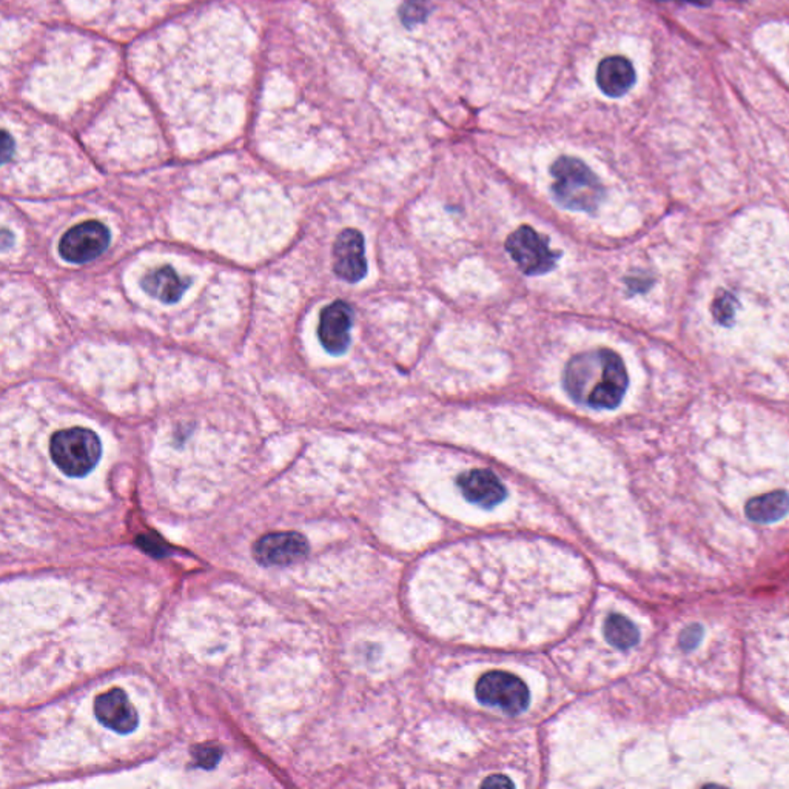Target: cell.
<instances>
[{"instance_id": "1", "label": "cell", "mask_w": 789, "mask_h": 789, "mask_svg": "<svg viewBox=\"0 0 789 789\" xmlns=\"http://www.w3.org/2000/svg\"><path fill=\"white\" fill-rule=\"evenodd\" d=\"M563 386L576 403L593 410H614L628 390V370L614 350L583 351L570 358Z\"/></svg>"}, {"instance_id": "2", "label": "cell", "mask_w": 789, "mask_h": 789, "mask_svg": "<svg viewBox=\"0 0 789 789\" xmlns=\"http://www.w3.org/2000/svg\"><path fill=\"white\" fill-rule=\"evenodd\" d=\"M552 193L560 205L593 214L605 199V187L592 170L576 157L561 156L551 167Z\"/></svg>"}, {"instance_id": "3", "label": "cell", "mask_w": 789, "mask_h": 789, "mask_svg": "<svg viewBox=\"0 0 789 789\" xmlns=\"http://www.w3.org/2000/svg\"><path fill=\"white\" fill-rule=\"evenodd\" d=\"M50 454L52 463L65 475L81 479L98 464L102 455V444L90 429L71 427L52 435Z\"/></svg>"}, {"instance_id": "4", "label": "cell", "mask_w": 789, "mask_h": 789, "mask_svg": "<svg viewBox=\"0 0 789 789\" xmlns=\"http://www.w3.org/2000/svg\"><path fill=\"white\" fill-rule=\"evenodd\" d=\"M506 250L527 277H538L553 270L561 256L560 252L551 250L548 239L529 225H521L507 237Z\"/></svg>"}, {"instance_id": "5", "label": "cell", "mask_w": 789, "mask_h": 789, "mask_svg": "<svg viewBox=\"0 0 789 789\" xmlns=\"http://www.w3.org/2000/svg\"><path fill=\"white\" fill-rule=\"evenodd\" d=\"M475 696L486 706L500 708L511 715L523 713L530 698L525 681L504 671H492L484 674L477 683Z\"/></svg>"}, {"instance_id": "6", "label": "cell", "mask_w": 789, "mask_h": 789, "mask_svg": "<svg viewBox=\"0 0 789 789\" xmlns=\"http://www.w3.org/2000/svg\"><path fill=\"white\" fill-rule=\"evenodd\" d=\"M110 230L99 221H87L65 233L59 254L71 264H85L96 260L110 246Z\"/></svg>"}, {"instance_id": "7", "label": "cell", "mask_w": 789, "mask_h": 789, "mask_svg": "<svg viewBox=\"0 0 789 789\" xmlns=\"http://www.w3.org/2000/svg\"><path fill=\"white\" fill-rule=\"evenodd\" d=\"M309 543L298 532L267 534L254 543V555L262 566H288L306 559Z\"/></svg>"}, {"instance_id": "8", "label": "cell", "mask_w": 789, "mask_h": 789, "mask_svg": "<svg viewBox=\"0 0 789 789\" xmlns=\"http://www.w3.org/2000/svg\"><path fill=\"white\" fill-rule=\"evenodd\" d=\"M334 271L347 283H359L367 275L364 238L355 229H346L334 246Z\"/></svg>"}, {"instance_id": "9", "label": "cell", "mask_w": 789, "mask_h": 789, "mask_svg": "<svg viewBox=\"0 0 789 789\" xmlns=\"http://www.w3.org/2000/svg\"><path fill=\"white\" fill-rule=\"evenodd\" d=\"M353 310L344 301H334L321 311L318 336L330 355H342L350 346Z\"/></svg>"}, {"instance_id": "10", "label": "cell", "mask_w": 789, "mask_h": 789, "mask_svg": "<svg viewBox=\"0 0 789 789\" xmlns=\"http://www.w3.org/2000/svg\"><path fill=\"white\" fill-rule=\"evenodd\" d=\"M94 714L98 721L111 731L130 734L138 728L139 715L127 692L119 688L110 689L96 697Z\"/></svg>"}, {"instance_id": "11", "label": "cell", "mask_w": 789, "mask_h": 789, "mask_svg": "<svg viewBox=\"0 0 789 789\" xmlns=\"http://www.w3.org/2000/svg\"><path fill=\"white\" fill-rule=\"evenodd\" d=\"M458 487L466 500L481 507H494L506 498V487L495 473L487 469H472L461 473Z\"/></svg>"}, {"instance_id": "12", "label": "cell", "mask_w": 789, "mask_h": 789, "mask_svg": "<svg viewBox=\"0 0 789 789\" xmlns=\"http://www.w3.org/2000/svg\"><path fill=\"white\" fill-rule=\"evenodd\" d=\"M634 65L623 56H611L600 62L597 68V85L609 98H622L634 87Z\"/></svg>"}, {"instance_id": "13", "label": "cell", "mask_w": 789, "mask_h": 789, "mask_svg": "<svg viewBox=\"0 0 789 789\" xmlns=\"http://www.w3.org/2000/svg\"><path fill=\"white\" fill-rule=\"evenodd\" d=\"M190 279H182L170 265L149 271L141 281V286L147 294L165 304L178 302L185 290L190 287Z\"/></svg>"}, {"instance_id": "14", "label": "cell", "mask_w": 789, "mask_h": 789, "mask_svg": "<svg viewBox=\"0 0 789 789\" xmlns=\"http://www.w3.org/2000/svg\"><path fill=\"white\" fill-rule=\"evenodd\" d=\"M745 512L751 521L772 525L785 519L789 512V495L785 490H774L765 495L754 496L746 503Z\"/></svg>"}, {"instance_id": "15", "label": "cell", "mask_w": 789, "mask_h": 789, "mask_svg": "<svg viewBox=\"0 0 789 789\" xmlns=\"http://www.w3.org/2000/svg\"><path fill=\"white\" fill-rule=\"evenodd\" d=\"M605 637L616 649H629L639 643V629L620 614H612L605 623Z\"/></svg>"}, {"instance_id": "16", "label": "cell", "mask_w": 789, "mask_h": 789, "mask_svg": "<svg viewBox=\"0 0 789 789\" xmlns=\"http://www.w3.org/2000/svg\"><path fill=\"white\" fill-rule=\"evenodd\" d=\"M737 309V298L731 292H726V290H721L717 294L714 301H713V307H711L715 321L721 324V326H725V327H731L732 324H734Z\"/></svg>"}, {"instance_id": "17", "label": "cell", "mask_w": 789, "mask_h": 789, "mask_svg": "<svg viewBox=\"0 0 789 789\" xmlns=\"http://www.w3.org/2000/svg\"><path fill=\"white\" fill-rule=\"evenodd\" d=\"M426 0H407L401 8V19L406 25H415L426 19Z\"/></svg>"}, {"instance_id": "18", "label": "cell", "mask_w": 789, "mask_h": 789, "mask_svg": "<svg viewBox=\"0 0 789 789\" xmlns=\"http://www.w3.org/2000/svg\"><path fill=\"white\" fill-rule=\"evenodd\" d=\"M702 637V626H700V624H691V626L685 628V631L680 634V646H681L685 651H692V649H696V648L700 645Z\"/></svg>"}, {"instance_id": "19", "label": "cell", "mask_w": 789, "mask_h": 789, "mask_svg": "<svg viewBox=\"0 0 789 789\" xmlns=\"http://www.w3.org/2000/svg\"><path fill=\"white\" fill-rule=\"evenodd\" d=\"M193 755L197 757V761L201 763V767L210 768L214 767L218 761H220V751L218 749L212 748V746H199L197 749V753H193Z\"/></svg>"}, {"instance_id": "20", "label": "cell", "mask_w": 789, "mask_h": 789, "mask_svg": "<svg viewBox=\"0 0 789 789\" xmlns=\"http://www.w3.org/2000/svg\"><path fill=\"white\" fill-rule=\"evenodd\" d=\"M483 786L484 788H512L513 784L512 780L503 777V776H492L487 780H484Z\"/></svg>"}, {"instance_id": "21", "label": "cell", "mask_w": 789, "mask_h": 789, "mask_svg": "<svg viewBox=\"0 0 789 789\" xmlns=\"http://www.w3.org/2000/svg\"><path fill=\"white\" fill-rule=\"evenodd\" d=\"M685 2H692V4H698V5L704 4V0H685Z\"/></svg>"}]
</instances>
